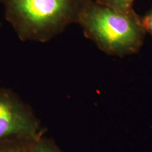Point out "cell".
Returning a JSON list of instances; mask_svg holds the SVG:
<instances>
[{
    "instance_id": "obj_7",
    "label": "cell",
    "mask_w": 152,
    "mask_h": 152,
    "mask_svg": "<svg viewBox=\"0 0 152 152\" xmlns=\"http://www.w3.org/2000/svg\"><path fill=\"white\" fill-rule=\"evenodd\" d=\"M142 22L146 33H149L152 37V7L147 14L142 18Z\"/></svg>"
},
{
    "instance_id": "obj_2",
    "label": "cell",
    "mask_w": 152,
    "mask_h": 152,
    "mask_svg": "<svg viewBox=\"0 0 152 152\" xmlns=\"http://www.w3.org/2000/svg\"><path fill=\"white\" fill-rule=\"evenodd\" d=\"M77 23L84 35L102 52L111 56L135 54L144 42L146 31L135 11L124 13L90 0Z\"/></svg>"
},
{
    "instance_id": "obj_5",
    "label": "cell",
    "mask_w": 152,
    "mask_h": 152,
    "mask_svg": "<svg viewBox=\"0 0 152 152\" xmlns=\"http://www.w3.org/2000/svg\"><path fill=\"white\" fill-rule=\"evenodd\" d=\"M33 140L24 139H11L1 141L0 152H28L30 145Z\"/></svg>"
},
{
    "instance_id": "obj_6",
    "label": "cell",
    "mask_w": 152,
    "mask_h": 152,
    "mask_svg": "<svg viewBox=\"0 0 152 152\" xmlns=\"http://www.w3.org/2000/svg\"><path fill=\"white\" fill-rule=\"evenodd\" d=\"M99 4L106 6L118 11L124 13L133 12L134 0H94Z\"/></svg>"
},
{
    "instance_id": "obj_1",
    "label": "cell",
    "mask_w": 152,
    "mask_h": 152,
    "mask_svg": "<svg viewBox=\"0 0 152 152\" xmlns=\"http://www.w3.org/2000/svg\"><path fill=\"white\" fill-rule=\"evenodd\" d=\"M90 0H0L5 17L22 41L45 42L78 22Z\"/></svg>"
},
{
    "instance_id": "obj_4",
    "label": "cell",
    "mask_w": 152,
    "mask_h": 152,
    "mask_svg": "<svg viewBox=\"0 0 152 152\" xmlns=\"http://www.w3.org/2000/svg\"><path fill=\"white\" fill-rule=\"evenodd\" d=\"M28 152H63L54 140H51L45 134H42L32 141Z\"/></svg>"
},
{
    "instance_id": "obj_3",
    "label": "cell",
    "mask_w": 152,
    "mask_h": 152,
    "mask_svg": "<svg viewBox=\"0 0 152 152\" xmlns=\"http://www.w3.org/2000/svg\"><path fill=\"white\" fill-rule=\"evenodd\" d=\"M45 130L33 109L13 91L0 88V142L34 140Z\"/></svg>"
}]
</instances>
